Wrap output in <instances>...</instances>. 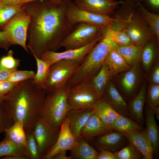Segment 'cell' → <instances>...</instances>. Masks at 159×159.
<instances>
[{
    "mask_svg": "<svg viewBox=\"0 0 159 159\" xmlns=\"http://www.w3.org/2000/svg\"><path fill=\"white\" fill-rule=\"evenodd\" d=\"M105 35L117 45L132 44L128 36L122 29H116L112 26L108 27Z\"/></svg>",
    "mask_w": 159,
    "mask_h": 159,
    "instance_id": "cell-35",
    "label": "cell"
},
{
    "mask_svg": "<svg viewBox=\"0 0 159 159\" xmlns=\"http://www.w3.org/2000/svg\"><path fill=\"white\" fill-rule=\"evenodd\" d=\"M116 159H139L142 155L135 146L129 142L126 146L114 153Z\"/></svg>",
    "mask_w": 159,
    "mask_h": 159,
    "instance_id": "cell-37",
    "label": "cell"
},
{
    "mask_svg": "<svg viewBox=\"0 0 159 159\" xmlns=\"http://www.w3.org/2000/svg\"><path fill=\"white\" fill-rule=\"evenodd\" d=\"M60 130L52 128L40 119L33 130L41 159H43L55 143Z\"/></svg>",
    "mask_w": 159,
    "mask_h": 159,
    "instance_id": "cell-12",
    "label": "cell"
},
{
    "mask_svg": "<svg viewBox=\"0 0 159 159\" xmlns=\"http://www.w3.org/2000/svg\"><path fill=\"white\" fill-rule=\"evenodd\" d=\"M14 122L6 101L0 103V134L11 126Z\"/></svg>",
    "mask_w": 159,
    "mask_h": 159,
    "instance_id": "cell-36",
    "label": "cell"
},
{
    "mask_svg": "<svg viewBox=\"0 0 159 159\" xmlns=\"http://www.w3.org/2000/svg\"><path fill=\"white\" fill-rule=\"evenodd\" d=\"M102 98L116 112L120 115H128V107L122 96L114 85L109 81L105 90Z\"/></svg>",
    "mask_w": 159,
    "mask_h": 159,
    "instance_id": "cell-16",
    "label": "cell"
},
{
    "mask_svg": "<svg viewBox=\"0 0 159 159\" xmlns=\"http://www.w3.org/2000/svg\"><path fill=\"white\" fill-rule=\"evenodd\" d=\"M155 115L158 120L159 119V107L158 106L153 109Z\"/></svg>",
    "mask_w": 159,
    "mask_h": 159,
    "instance_id": "cell-52",
    "label": "cell"
},
{
    "mask_svg": "<svg viewBox=\"0 0 159 159\" xmlns=\"http://www.w3.org/2000/svg\"><path fill=\"white\" fill-rule=\"evenodd\" d=\"M72 1L40 0L23 5V10L30 17L26 47L33 55L40 58L45 51H56L59 49L61 42L74 27L68 14Z\"/></svg>",
    "mask_w": 159,
    "mask_h": 159,
    "instance_id": "cell-1",
    "label": "cell"
},
{
    "mask_svg": "<svg viewBox=\"0 0 159 159\" xmlns=\"http://www.w3.org/2000/svg\"><path fill=\"white\" fill-rule=\"evenodd\" d=\"M104 36L100 37L91 43L80 48L65 50L61 52L47 51L41 55L40 58L50 66L63 60L74 61L80 64L86 55Z\"/></svg>",
    "mask_w": 159,
    "mask_h": 159,
    "instance_id": "cell-11",
    "label": "cell"
},
{
    "mask_svg": "<svg viewBox=\"0 0 159 159\" xmlns=\"http://www.w3.org/2000/svg\"><path fill=\"white\" fill-rule=\"evenodd\" d=\"M16 155L24 156L30 159L25 148L14 143L4 135V138L0 142V158Z\"/></svg>",
    "mask_w": 159,
    "mask_h": 159,
    "instance_id": "cell-28",
    "label": "cell"
},
{
    "mask_svg": "<svg viewBox=\"0 0 159 159\" xmlns=\"http://www.w3.org/2000/svg\"><path fill=\"white\" fill-rule=\"evenodd\" d=\"M77 24L75 27H74L72 32L61 42L59 48L63 47L67 50L85 46L99 37L105 35L109 26L84 23Z\"/></svg>",
    "mask_w": 159,
    "mask_h": 159,
    "instance_id": "cell-5",
    "label": "cell"
},
{
    "mask_svg": "<svg viewBox=\"0 0 159 159\" xmlns=\"http://www.w3.org/2000/svg\"><path fill=\"white\" fill-rule=\"evenodd\" d=\"M37 65V72L32 79L34 84L43 88L48 76L50 65L40 58L33 55Z\"/></svg>",
    "mask_w": 159,
    "mask_h": 159,
    "instance_id": "cell-33",
    "label": "cell"
},
{
    "mask_svg": "<svg viewBox=\"0 0 159 159\" xmlns=\"http://www.w3.org/2000/svg\"><path fill=\"white\" fill-rule=\"evenodd\" d=\"M122 134L145 159L153 158V149L145 130L131 131Z\"/></svg>",
    "mask_w": 159,
    "mask_h": 159,
    "instance_id": "cell-15",
    "label": "cell"
},
{
    "mask_svg": "<svg viewBox=\"0 0 159 159\" xmlns=\"http://www.w3.org/2000/svg\"><path fill=\"white\" fill-rule=\"evenodd\" d=\"M153 109L148 107L146 112L145 130L153 148L154 152L157 151L159 143L158 128Z\"/></svg>",
    "mask_w": 159,
    "mask_h": 159,
    "instance_id": "cell-25",
    "label": "cell"
},
{
    "mask_svg": "<svg viewBox=\"0 0 159 159\" xmlns=\"http://www.w3.org/2000/svg\"><path fill=\"white\" fill-rule=\"evenodd\" d=\"M12 50L8 51L7 54L0 59V64L5 69L11 71L17 69L20 60L14 57Z\"/></svg>",
    "mask_w": 159,
    "mask_h": 159,
    "instance_id": "cell-40",
    "label": "cell"
},
{
    "mask_svg": "<svg viewBox=\"0 0 159 159\" xmlns=\"http://www.w3.org/2000/svg\"><path fill=\"white\" fill-rule=\"evenodd\" d=\"M40 0H24L21 3V4L24 5L28 3L33 1H38ZM53 2H59L61 1L62 0H47Z\"/></svg>",
    "mask_w": 159,
    "mask_h": 159,
    "instance_id": "cell-51",
    "label": "cell"
},
{
    "mask_svg": "<svg viewBox=\"0 0 159 159\" xmlns=\"http://www.w3.org/2000/svg\"><path fill=\"white\" fill-rule=\"evenodd\" d=\"M126 139L122 133L112 130L100 135L95 141V144L100 150H106L113 152L123 146Z\"/></svg>",
    "mask_w": 159,
    "mask_h": 159,
    "instance_id": "cell-18",
    "label": "cell"
},
{
    "mask_svg": "<svg viewBox=\"0 0 159 159\" xmlns=\"http://www.w3.org/2000/svg\"><path fill=\"white\" fill-rule=\"evenodd\" d=\"M151 81L152 83L159 84V65L158 64L155 67L152 73Z\"/></svg>",
    "mask_w": 159,
    "mask_h": 159,
    "instance_id": "cell-46",
    "label": "cell"
},
{
    "mask_svg": "<svg viewBox=\"0 0 159 159\" xmlns=\"http://www.w3.org/2000/svg\"><path fill=\"white\" fill-rule=\"evenodd\" d=\"M4 159H28V158L24 156L16 155L4 157L2 158Z\"/></svg>",
    "mask_w": 159,
    "mask_h": 159,
    "instance_id": "cell-50",
    "label": "cell"
},
{
    "mask_svg": "<svg viewBox=\"0 0 159 159\" xmlns=\"http://www.w3.org/2000/svg\"><path fill=\"white\" fill-rule=\"evenodd\" d=\"M69 88L67 85L46 94L39 119L52 128L60 130L64 119L71 110L67 101Z\"/></svg>",
    "mask_w": 159,
    "mask_h": 159,
    "instance_id": "cell-4",
    "label": "cell"
},
{
    "mask_svg": "<svg viewBox=\"0 0 159 159\" xmlns=\"http://www.w3.org/2000/svg\"><path fill=\"white\" fill-rule=\"evenodd\" d=\"M139 68L138 64L134 65L125 71L121 80L123 90L127 94L131 93L137 83L139 74Z\"/></svg>",
    "mask_w": 159,
    "mask_h": 159,
    "instance_id": "cell-31",
    "label": "cell"
},
{
    "mask_svg": "<svg viewBox=\"0 0 159 159\" xmlns=\"http://www.w3.org/2000/svg\"><path fill=\"white\" fill-rule=\"evenodd\" d=\"M136 9L145 22L149 26L158 42L159 41V15L148 10L141 0H135Z\"/></svg>",
    "mask_w": 159,
    "mask_h": 159,
    "instance_id": "cell-22",
    "label": "cell"
},
{
    "mask_svg": "<svg viewBox=\"0 0 159 159\" xmlns=\"http://www.w3.org/2000/svg\"><path fill=\"white\" fill-rule=\"evenodd\" d=\"M145 7L152 10L158 11L159 9V0H141Z\"/></svg>",
    "mask_w": 159,
    "mask_h": 159,
    "instance_id": "cell-43",
    "label": "cell"
},
{
    "mask_svg": "<svg viewBox=\"0 0 159 159\" xmlns=\"http://www.w3.org/2000/svg\"><path fill=\"white\" fill-rule=\"evenodd\" d=\"M80 64L75 61L63 60L51 65L43 88L46 94L57 91L67 86Z\"/></svg>",
    "mask_w": 159,
    "mask_h": 159,
    "instance_id": "cell-6",
    "label": "cell"
},
{
    "mask_svg": "<svg viewBox=\"0 0 159 159\" xmlns=\"http://www.w3.org/2000/svg\"><path fill=\"white\" fill-rule=\"evenodd\" d=\"M30 21L29 16L22 11L14 16L2 30L11 45H19L28 53L29 52L26 47L27 32Z\"/></svg>",
    "mask_w": 159,
    "mask_h": 159,
    "instance_id": "cell-8",
    "label": "cell"
},
{
    "mask_svg": "<svg viewBox=\"0 0 159 159\" xmlns=\"http://www.w3.org/2000/svg\"><path fill=\"white\" fill-rule=\"evenodd\" d=\"M18 84L12 83L6 80L0 82V103L9 99Z\"/></svg>",
    "mask_w": 159,
    "mask_h": 159,
    "instance_id": "cell-42",
    "label": "cell"
},
{
    "mask_svg": "<svg viewBox=\"0 0 159 159\" xmlns=\"http://www.w3.org/2000/svg\"><path fill=\"white\" fill-rule=\"evenodd\" d=\"M69 121L66 116L61 125L57 140L43 159H52L59 152L70 150L78 143V141L70 131Z\"/></svg>",
    "mask_w": 159,
    "mask_h": 159,
    "instance_id": "cell-13",
    "label": "cell"
},
{
    "mask_svg": "<svg viewBox=\"0 0 159 159\" xmlns=\"http://www.w3.org/2000/svg\"><path fill=\"white\" fill-rule=\"evenodd\" d=\"M102 98L89 81L70 87L67 101L71 110H86L94 109Z\"/></svg>",
    "mask_w": 159,
    "mask_h": 159,
    "instance_id": "cell-7",
    "label": "cell"
},
{
    "mask_svg": "<svg viewBox=\"0 0 159 159\" xmlns=\"http://www.w3.org/2000/svg\"><path fill=\"white\" fill-rule=\"evenodd\" d=\"M97 159H116L115 156L112 152L102 150L98 153Z\"/></svg>",
    "mask_w": 159,
    "mask_h": 159,
    "instance_id": "cell-45",
    "label": "cell"
},
{
    "mask_svg": "<svg viewBox=\"0 0 159 159\" xmlns=\"http://www.w3.org/2000/svg\"><path fill=\"white\" fill-rule=\"evenodd\" d=\"M23 10L22 4L12 6L0 2V30H2L5 25L14 16Z\"/></svg>",
    "mask_w": 159,
    "mask_h": 159,
    "instance_id": "cell-34",
    "label": "cell"
},
{
    "mask_svg": "<svg viewBox=\"0 0 159 159\" xmlns=\"http://www.w3.org/2000/svg\"><path fill=\"white\" fill-rule=\"evenodd\" d=\"M117 46L105 34L80 64L67 85L70 87L80 83L90 81L104 64L109 52Z\"/></svg>",
    "mask_w": 159,
    "mask_h": 159,
    "instance_id": "cell-3",
    "label": "cell"
},
{
    "mask_svg": "<svg viewBox=\"0 0 159 159\" xmlns=\"http://www.w3.org/2000/svg\"><path fill=\"white\" fill-rule=\"evenodd\" d=\"M148 106L153 109L159 104V84L152 83L148 89L147 96Z\"/></svg>",
    "mask_w": 159,
    "mask_h": 159,
    "instance_id": "cell-41",
    "label": "cell"
},
{
    "mask_svg": "<svg viewBox=\"0 0 159 159\" xmlns=\"http://www.w3.org/2000/svg\"><path fill=\"white\" fill-rule=\"evenodd\" d=\"M35 73L32 70H18L13 71L6 80L14 84H19L24 81L32 79Z\"/></svg>",
    "mask_w": 159,
    "mask_h": 159,
    "instance_id": "cell-39",
    "label": "cell"
},
{
    "mask_svg": "<svg viewBox=\"0 0 159 159\" xmlns=\"http://www.w3.org/2000/svg\"><path fill=\"white\" fill-rule=\"evenodd\" d=\"M143 47L132 44L117 45L116 49L127 63L131 66L138 64L140 60Z\"/></svg>",
    "mask_w": 159,
    "mask_h": 159,
    "instance_id": "cell-24",
    "label": "cell"
},
{
    "mask_svg": "<svg viewBox=\"0 0 159 159\" xmlns=\"http://www.w3.org/2000/svg\"><path fill=\"white\" fill-rule=\"evenodd\" d=\"M78 8L93 13L109 16L123 3L116 0H74Z\"/></svg>",
    "mask_w": 159,
    "mask_h": 159,
    "instance_id": "cell-14",
    "label": "cell"
},
{
    "mask_svg": "<svg viewBox=\"0 0 159 159\" xmlns=\"http://www.w3.org/2000/svg\"><path fill=\"white\" fill-rule=\"evenodd\" d=\"M67 151L64 150L60 151L56 154L52 159H71L72 157L68 156L66 153Z\"/></svg>",
    "mask_w": 159,
    "mask_h": 159,
    "instance_id": "cell-49",
    "label": "cell"
},
{
    "mask_svg": "<svg viewBox=\"0 0 159 159\" xmlns=\"http://www.w3.org/2000/svg\"><path fill=\"white\" fill-rule=\"evenodd\" d=\"M112 131L111 129L101 120L94 111L82 128L80 135L85 140H91L96 136Z\"/></svg>",
    "mask_w": 159,
    "mask_h": 159,
    "instance_id": "cell-17",
    "label": "cell"
},
{
    "mask_svg": "<svg viewBox=\"0 0 159 159\" xmlns=\"http://www.w3.org/2000/svg\"><path fill=\"white\" fill-rule=\"evenodd\" d=\"M153 36L143 47L140 60L146 71H148L152 66L155 57L156 48L152 40Z\"/></svg>",
    "mask_w": 159,
    "mask_h": 159,
    "instance_id": "cell-32",
    "label": "cell"
},
{
    "mask_svg": "<svg viewBox=\"0 0 159 159\" xmlns=\"http://www.w3.org/2000/svg\"><path fill=\"white\" fill-rule=\"evenodd\" d=\"M68 14L70 23L73 26L80 23L97 26H113L123 20L81 9L77 7L73 1L69 7Z\"/></svg>",
    "mask_w": 159,
    "mask_h": 159,
    "instance_id": "cell-10",
    "label": "cell"
},
{
    "mask_svg": "<svg viewBox=\"0 0 159 159\" xmlns=\"http://www.w3.org/2000/svg\"><path fill=\"white\" fill-rule=\"evenodd\" d=\"M26 132V149L30 159H41L37 143L33 130Z\"/></svg>",
    "mask_w": 159,
    "mask_h": 159,
    "instance_id": "cell-38",
    "label": "cell"
},
{
    "mask_svg": "<svg viewBox=\"0 0 159 159\" xmlns=\"http://www.w3.org/2000/svg\"><path fill=\"white\" fill-rule=\"evenodd\" d=\"M108 67L104 64L97 74L90 81L93 88L101 97L111 78Z\"/></svg>",
    "mask_w": 159,
    "mask_h": 159,
    "instance_id": "cell-29",
    "label": "cell"
},
{
    "mask_svg": "<svg viewBox=\"0 0 159 159\" xmlns=\"http://www.w3.org/2000/svg\"><path fill=\"white\" fill-rule=\"evenodd\" d=\"M46 94L32 79L18 84L9 99L7 106L14 121L22 120L25 131L33 130L40 118Z\"/></svg>",
    "mask_w": 159,
    "mask_h": 159,
    "instance_id": "cell-2",
    "label": "cell"
},
{
    "mask_svg": "<svg viewBox=\"0 0 159 159\" xmlns=\"http://www.w3.org/2000/svg\"><path fill=\"white\" fill-rule=\"evenodd\" d=\"M11 46L4 33L2 31L0 30V48L8 51Z\"/></svg>",
    "mask_w": 159,
    "mask_h": 159,
    "instance_id": "cell-44",
    "label": "cell"
},
{
    "mask_svg": "<svg viewBox=\"0 0 159 159\" xmlns=\"http://www.w3.org/2000/svg\"><path fill=\"white\" fill-rule=\"evenodd\" d=\"M122 29L126 33L132 44L143 47L146 42L154 36L153 32L139 14H131L122 22Z\"/></svg>",
    "mask_w": 159,
    "mask_h": 159,
    "instance_id": "cell-9",
    "label": "cell"
},
{
    "mask_svg": "<svg viewBox=\"0 0 159 159\" xmlns=\"http://www.w3.org/2000/svg\"><path fill=\"white\" fill-rule=\"evenodd\" d=\"M13 72L5 69L0 64V82L6 80Z\"/></svg>",
    "mask_w": 159,
    "mask_h": 159,
    "instance_id": "cell-47",
    "label": "cell"
},
{
    "mask_svg": "<svg viewBox=\"0 0 159 159\" xmlns=\"http://www.w3.org/2000/svg\"><path fill=\"white\" fill-rule=\"evenodd\" d=\"M94 111V109L71 110L68 112L66 116L69 120L70 130L76 139L81 138V130Z\"/></svg>",
    "mask_w": 159,
    "mask_h": 159,
    "instance_id": "cell-19",
    "label": "cell"
},
{
    "mask_svg": "<svg viewBox=\"0 0 159 159\" xmlns=\"http://www.w3.org/2000/svg\"><path fill=\"white\" fill-rule=\"evenodd\" d=\"M4 132V135L13 142L26 148V133L24 123L22 120H18L15 121Z\"/></svg>",
    "mask_w": 159,
    "mask_h": 159,
    "instance_id": "cell-27",
    "label": "cell"
},
{
    "mask_svg": "<svg viewBox=\"0 0 159 159\" xmlns=\"http://www.w3.org/2000/svg\"><path fill=\"white\" fill-rule=\"evenodd\" d=\"M116 47L109 52L104 63L108 68L111 77L119 73L127 71L131 67L118 52Z\"/></svg>",
    "mask_w": 159,
    "mask_h": 159,
    "instance_id": "cell-21",
    "label": "cell"
},
{
    "mask_svg": "<svg viewBox=\"0 0 159 159\" xmlns=\"http://www.w3.org/2000/svg\"><path fill=\"white\" fill-rule=\"evenodd\" d=\"M94 110L101 120L111 129L114 122L120 115L114 110L102 97L97 103Z\"/></svg>",
    "mask_w": 159,
    "mask_h": 159,
    "instance_id": "cell-23",
    "label": "cell"
},
{
    "mask_svg": "<svg viewBox=\"0 0 159 159\" xmlns=\"http://www.w3.org/2000/svg\"><path fill=\"white\" fill-rule=\"evenodd\" d=\"M78 143L70 150L72 158L79 159H97L98 153L81 137L77 139Z\"/></svg>",
    "mask_w": 159,
    "mask_h": 159,
    "instance_id": "cell-26",
    "label": "cell"
},
{
    "mask_svg": "<svg viewBox=\"0 0 159 159\" xmlns=\"http://www.w3.org/2000/svg\"><path fill=\"white\" fill-rule=\"evenodd\" d=\"M24 0H0V2L10 6H16L21 4Z\"/></svg>",
    "mask_w": 159,
    "mask_h": 159,
    "instance_id": "cell-48",
    "label": "cell"
},
{
    "mask_svg": "<svg viewBox=\"0 0 159 159\" xmlns=\"http://www.w3.org/2000/svg\"><path fill=\"white\" fill-rule=\"evenodd\" d=\"M146 95V87L143 85L137 95L131 102L128 107V115L130 118L141 125L144 122L143 109Z\"/></svg>",
    "mask_w": 159,
    "mask_h": 159,
    "instance_id": "cell-20",
    "label": "cell"
},
{
    "mask_svg": "<svg viewBox=\"0 0 159 159\" xmlns=\"http://www.w3.org/2000/svg\"><path fill=\"white\" fill-rule=\"evenodd\" d=\"M111 129L115 131L123 133L131 131L143 130L142 125L126 116L119 115L112 125Z\"/></svg>",
    "mask_w": 159,
    "mask_h": 159,
    "instance_id": "cell-30",
    "label": "cell"
}]
</instances>
